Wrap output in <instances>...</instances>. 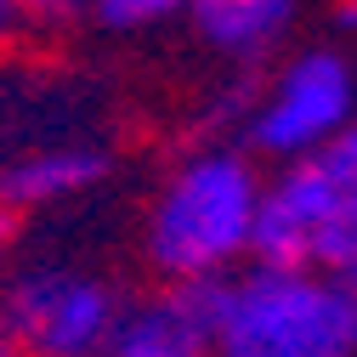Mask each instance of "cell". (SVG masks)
Returning a JSON list of instances; mask_svg holds the SVG:
<instances>
[{"mask_svg": "<svg viewBox=\"0 0 357 357\" xmlns=\"http://www.w3.org/2000/svg\"><path fill=\"white\" fill-rule=\"evenodd\" d=\"M227 357H351L357 306L324 266H261L244 278L210 273L176 284Z\"/></svg>", "mask_w": 357, "mask_h": 357, "instance_id": "1", "label": "cell"}, {"mask_svg": "<svg viewBox=\"0 0 357 357\" xmlns=\"http://www.w3.org/2000/svg\"><path fill=\"white\" fill-rule=\"evenodd\" d=\"M255 210H261L255 165L233 148L199 153L159 193L153 227H148V255L170 284L227 273L238 255H250Z\"/></svg>", "mask_w": 357, "mask_h": 357, "instance_id": "2", "label": "cell"}, {"mask_svg": "<svg viewBox=\"0 0 357 357\" xmlns=\"http://www.w3.org/2000/svg\"><path fill=\"white\" fill-rule=\"evenodd\" d=\"M357 108V74L340 52L318 46V52H301L278 79L266 102L250 114V142L261 153H278V159H301L312 148H324L335 130L351 119Z\"/></svg>", "mask_w": 357, "mask_h": 357, "instance_id": "3", "label": "cell"}, {"mask_svg": "<svg viewBox=\"0 0 357 357\" xmlns=\"http://www.w3.org/2000/svg\"><path fill=\"white\" fill-rule=\"evenodd\" d=\"M12 329L46 351H102L119 318V301L91 284V278H74V273H34L12 289Z\"/></svg>", "mask_w": 357, "mask_h": 357, "instance_id": "4", "label": "cell"}, {"mask_svg": "<svg viewBox=\"0 0 357 357\" xmlns=\"http://www.w3.org/2000/svg\"><path fill=\"white\" fill-rule=\"evenodd\" d=\"M340 176L324 165V153H301L289 159V170L273 188H261V210H255V233H250V255L261 266H312V244H318L324 215L340 199Z\"/></svg>", "mask_w": 357, "mask_h": 357, "instance_id": "5", "label": "cell"}, {"mask_svg": "<svg viewBox=\"0 0 357 357\" xmlns=\"http://www.w3.org/2000/svg\"><path fill=\"white\" fill-rule=\"evenodd\" d=\"M102 351H119V357H199V351H215V346H210V329L199 324V312L188 306V295L170 284V295L125 306L114 318V335H108Z\"/></svg>", "mask_w": 357, "mask_h": 357, "instance_id": "6", "label": "cell"}, {"mask_svg": "<svg viewBox=\"0 0 357 357\" xmlns=\"http://www.w3.org/2000/svg\"><path fill=\"white\" fill-rule=\"evenodd\" d=\"M199 34L227 57H261L273 52L284 29L295 23V0H188Z\"/></svg>", "mask_w": 357, "mask_h": 357, "instance_id": "7", "label": "cell"}, {"mask_svg": "<svg viewBox=\"0 0 357 357\" xmlns=\"http://www.w3.org/2000/svg\"><path fill=\"white\" fill-rule=\"evenodd\" d=\"M108 159L91 153V148H52V153H34V159H17L12 170H0V199L6 204H52V199H68L79 188L102 182Z\"/></svg>", "mask_w": 357, "mask_h": 357, "instance_id": "8", "label": "cell"}, {"mask_svg": "<svg viewBox=\"0 0 357 357\" xmlns=\"http://www.w3.org/2000/svg\"><path fill=\"white\" fill-rule=\"evenodd\" d=\"M351 261H357V182L340 188L335 210L318 227V244H312V266H324V273H340Z\"/></svg>", "mask_w": 357, "mask_h": 357, "instance_id": "9", "label": "cell"}, {"mask_svg": "<svg viewBox=\"0 0 357 357\" xmlns=\"http://www.w3.org/2000/svg\"><path fill=\"white\" fill-rule=\"evenodd\" d=\"M170 12H188V0H97L102 29H148L165 23Z\"/></svg>", "mask_w": 357, "mask_h": 357, "instance_id": "10", "label": "cell"}, {"mask_svg": "<svg viewBox=\"0 0 357 357\" xmlns=\"http://www.w3.org/2000/svg\"><path fill=\"white\" fill-rule=\"evenodd\" d=\"M312 153H324V165L340 176V182H357V119H346L335 137L324 148H312Z\"/></svg>", "mask_w": 357, "mask_h": 357, "instance_id": "11", "label": "cell"}, {"mask_svg": "<svg viewBox=\"0 0 357 357\" xmlns=\"http://www.w3.org/2000/svg\"><path fill=\"white\" fill-rule=\"evenodd\" d=\"M17 6H34V12H68V6H79V0H17Z\"/></svg>", "mask_w": 357, "mask_h": 357, "instance_id": "12", "label": "cell"}, {"mask_svg": "<svg viewBox=\"0 0 357 357\" xmlns=\"http://www.w3.org/2000/svg\"><path fill=\"white\" fill-rule=\"evenodd\" d=\"M335 17H340V29H357V0H335Z\"/></svg>", "mask_w": 357, "mask_h": 357, "instance_id": "13", "label": "cell"}, {"mask_svg": "<svg viewBox=\"0 0 357 357\" xmlns=\"http://www.w3.org/2000/svg\"><path fill=\"white\" fill-rule=\"evenodd\" d=\"M335 278L346 284V295H351V306H357V261H351V266H340V273H335Z\"/></svg>", "mask_w": 357, "mask_h": 357, "instance_id": "14", "label": "cell"}, {"mask_svg": "<svg viewBox=\"0 0 357 357\" xmlns=\"http://www.w3.org/2000/svg\"><path fill=\"white\" fill-rule=\"evenodd\" d=\"M12 233H17V227H12V210H6V199H0V244H6Z\"/></svg>", "mask_w": 357, "mask_h": 357, "instance_id": "15", "label": "cell"}, {"mask_svg": "<svg viewBox=\"0 0 357 357\" xmlns=\"http://www.w3.org/2000/svg\"><path fill=\"white\" fill-rule=\"evenodd\" d=\"M12 12H17V0H0V23H6Z\"/></svg>", "mask_w": 357, "mask_h": 357, "instance_id": "16", "label": "cell"}, {"mask_svg": "<svg viewBox=\"0 0 357 357\" xmlns=\"http://www.w3.org/2000/svg\"><path fill=\"white\" fill-rule=\"evenodd\" d=\"M0 351H6V340H0Z\"/></svg>", "mask_w": 357, "mask_h": 357, "instance_id": "17", "label": "cell"}]
</instances>
